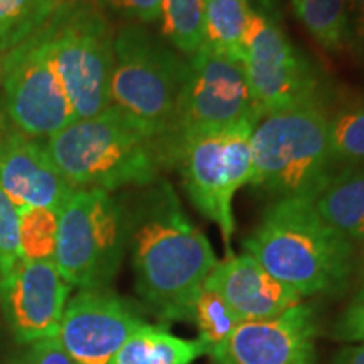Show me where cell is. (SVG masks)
<instances>
[{"mask_svg": "<svg viewBox=\"0 0 364 364\" xmlns=\"http://www.w3.org/2000/svg\"><path fill=\"white\" fill-rule=\"evenodd\" d=\"M135 289L161 322H191L194 302L218 258L167 181L150 184L129 211Z\"/></svg>", "mask_w": 364, "mask_h": 364, "instance_id": "obj_1", "label": "cell"}, {"mask_svg": "<svg viewBox=\"0 0 364 364\" xmlns=\"http://www.w3.org/2000/svg\"><path fill=\"white\" fill-rule=\"evenodd\" d=\"M245 253L302 299L338 297L351 284L353 243L318 215L312 198L277 199L245 240Z\"/></svg>", "mask_w": 364, "mask_h": 364, "instance_id": "obj_2", "label": "cell"}, {"mask_svg": "<svg viewBox=\"0 0 364 364\" xmlns=\"http://www.w3.org/2000/svg\"><path fill=\"white\" fill-rule=\"evenodd\" d=\"M46 149L75 189L142 188L167 166L161 144L113 105L49 136Z\"/></svg>", "mask_w": 364, "mask_h": 364, "instance_id": "obj_3", "label": "cell"}, {"mask_svg": "<svg viewBox=\"0 0 364 364\" xmlns=\"http://www.w3.org/2000/svg\"><path fill=\"white\" fill-rule=\"evenodd\" d=\"M110 103L161 144L172 166L177 112L188 61L139 24H125L113 41Z\"/></svg>", "mask_w": 364, "mask_h": 364, "instance_id": "obj_4", "label": "cell"}, {"mask_svg": "<svg viewBox=\"0 0 364 364\" xmlns=\"http://www.w3.org/2000/svg\"><path fill=\"white\" fill-rule=\"evenodd\" d=\"M331 117L314 102L260 118L252 134L248 184L277 198H316L331 179Z\"/></svg>", "mask_w": 364, "mask_h": 364, "instance_id": "obj_5", "label": "cell"}, {"mask_svg": "<svg viewBox=\"0 0 364 364\" xmlns=\"http://www.w3.org/2000/svg\"><path fill=\"white\" fill-rule=\"evenodd\" d=\"M129 209L103 189H75L59 211L54 263L71 287L107 290L129 243Z\"/></svg>", "mask_w": 364, "mask_h": 364, "instance_id": "obj_6", "label": "cell"}, {"mask_svg": "<svg viewBox=\"0 0 364 364\" xmlns=\"http://www.w3.org/2000/svg\"><path fill=\"white\" fill-rule=\"evenodd\" d=\"M43 33L76 120L107 110L115 34L105 14L88 0H61Z\"/></svg>", "mask_w": 364, "mask_h": 364, "instance_id": "obj_7", "label": "cell"}, {"mask_svg": "<svg viewBox=\"0 0 364 364\" xmlns=\"http://www.w3.org/2000/svg\"><path fill=\"white\" fill-rule=\"evenodd\" d=\"M0 103L9 124L31 139L48 140L76 122L43 29L2 58Z\"/></svg>", "mask_w": 364, "mask_h": 364, "instance_id": "obj_8", "label": "cell"}, {"mask_svg": "<svg viewBox=\"0 0 364 364\" xmlns=\"http://www.w3.org/2000/svg\"><path fill=\"white\" fill-rule=\"evenodd\" d=\"M241 66L258 118L318 102L312 66L265 12L252 11Z\"/></svg>", "mask_w": 364, "mask_h": 364, "instance_id": "obj_9", "label": "cell"}, {"mask_svg": "<svg viewBox=\"0 0 364 364\" xmlns=\"http://www.w3.org/2000/svg\"><path fill=\"white\" fill-rule=\"evenodd\" d=\"M245 118L258 115L243 66L204 44L188 61V78L177 112L172 166L177 145L184 136L228 129Z\"/></svg>", "mask_w": 364, "mask_h": 364, "instance_id": "obj_10", "label": "cell"}, {"mask_svg": "<svg viewBox=\"0 0 364 364\" xmlns=\"http://www.w3.org/2000/svg\"><path fill=\"white\" fill-rule=\"evenodd\" d=\"M71 289L54 262L21 257L0 272V309L14 339L33 344L56 338Z\"/></svg>", "mask_w": 364, "mask_h": 364, "instance_id": "obj_11", "label": "cell"}, {"mask_svg": "<svg viewBox=\"0 0 364 364\" xmlns=\"http://www.w3.org/2000/svg\"><path fill=\"white\" fill-rule=\"evenodd\" d=\"M147 324L110 290H81L68 300L56 338L76 364H112L134 332Z\"/></svg>", "mask_w": 364, "mask_h": 364, "instance_id": "obj_12", "label": "cell"}, {"mask_svg": "<svg viewBox=\"0 0 364 364\" xmlns=\"http://www.w3.org/2000/svg\"><path fill=\"white\" fill-rule=\"evenodd\" d=\"M316 309L299 302L277 317L241 322L209 356L215 364H316Z\"/></svg>", "mask_w": 364, "mask_h": 364, "instance_id": "obj_13", "label": "cell"}, {"mask_svg": "<svg viewBox=\"0 0 364 364\" xmlns=\"http://www.w3.org/2000/svg\"><path fill=\"white\" fill-rule=\"evenodd\" d=\"M0 188L19 208L61 211L75 188L59 172L46 144L0 122Z\"/></svg>", "mask_w": 364, "mask_h": 364, "instance_id": "obj_14", "label": "cell"}, {"mask_svg": "<svg viewBox=\"0 0 364 364\" xmlns=\"http://www.w3.org/2000/svg\"><path fill=\"white\" fill-rule=\"evenodd\" d=\"M223 130L191 134L177 145L174 166H179L191 203L220 228L228 252L235 233L233 198L236 191L223 152Z\"/></svg>", "mask_w": 364, "mask_h": 364, "instance_id": "obj_15", "label": "cell"}, {"mask_svg": "<svg viewBox=\"0 0 364 364\" xmlns=\"http://www.w3.org/2000/svg\"><path fill=\"white\" fill-rule=\"evenodd\" d=\"M203 287L220 295L241 322L277 317L302 302L248 253L218 262Z\"/></svg>", "mask_w": 364, "mask_h": 364, "instance_id": "obj_16", "label": "cell"}, {"mask_svg": "<svg viewBox=\"0 0 364 364\" xmlns=\"http://www.w3.org/2000/svg\"><path fill=\"white\" fill-rule=\"evenodd\" d=\"M324 220L351 243H364V167L336 172L314 198Z\"/></svg>", "mask_w": 364, "mask_h": 364, "instance_id": "obj_17", "label": "cell"}, {"mask_svg": "<svg viewBox=\"0 0 364 364\" xmlns=\"http://www.w3.org/2000/svg\"><path fill=\"white\" fill-rule=\"evenodd\" d=\"M204 354L208 349L199 339L177 338L147 322L125 341L112 364H194Z\"/></svg>", "mask_w": 364, "mask_h": 364, "instance_id": "obj_18", "label": "cell"}, {"mask_svg": "<svg viewBox=\"0 0 364 364\" xmlns=\"http://www.w3.org/2000/svg\"><path fill=\"white\" fill-rule=\"evenodd\" d=\"M204 38L213 51L243 63L245 38L253 9L248 0H203Z\"/></svg>", "mask_w": 364, "mask_h": 364, "instance_id": "obj_19", "label": "cell"}, {"mask_svg": "<svg viewBox=\"0 0 364 364\" xmlns=\"http://www.w3.org/2000/svg\"><path fill=\"white\" fill-rule=\"evenodd\" d=\"M61 0H0V56L38 34Z\"/></svg>", "mask_w": 364, "mask_h": 364, "instance_id": "obj_20", "label": "cell"}, {"mask_svg": "<svg viewBox=\"0 0 364 364\" xmlns=\"http://www.w3.org/2000/svg\"><path fill=\"white\" fill-rule=\"evenodd\" d=\"M299 21L322 48L341 51L349 41L346 0H292Z\"/></svg>", "mask_w": 364, "mask_h": 364, "instance_id": "obj_21", "label": "cell"}, {"mask_svg": "<svg viewBox=\"0 0 364 364\" xmlns=\"http://www.w3.org/2000/svg\"><path fill=\"white\" fill-rule=\"evenodd\" d=\"M161 19L164 36L186 56L206 44L203 0H162Z\"/></svg>", "mask_w": 364, "mask_h": 364, "instance_id": "obj_22", "label": "cell"}, {"mask_svg": "<svg viewBox=\"0 0 364 364\" xmlns=\"http://www.w3.org/2000/svg\"><path fill=\"white\" fill-rule=\"evenodd\" d=\"M59 211L19 208L21 257L33 262H54L58 245Z\"/></svg>", "mask_w": 364, "mask_h": 364, "instance_id": "obj_23", "label": "cell"}, {"mask_svg": "<svg viewBox=\"0 0 364 364\" xmlns=\"http://www.w3.org/2000/svg\"><path fill=\"white\" fill-rule=\"evenodd\" d=\"M191 322H194L198 327V339L206 346L208 356L218 348H221L228 338L233 334L236 327L241 324L240 318L236 317V314L231 311L225 300L204 287L194 302Z\"/></svg>", "mask_w": 364, "mask_h": 364, "instance_id": "obj_24", "label": "cell"}, {"mask_svg": "<svg viewBox=\"0 0 364 364\" xmlns=\"http://www.w3.org/2000/svg\"><path fill=\"white\" fill-rule=\"evenodd\" d=\"M329 145L334 164L364 166V102L349 105L331 117Z\"/></svg>", "mask_w": 364, "mask_h": 364, "instance_id": "obj_25", "label": "cell"}, {"mask_svg": "<svg viewBox=\"0 0 364 364\" xmlns=\"http://www.w3.org/2000/svg\"><path fill=\"white\" fill-rule=\"evenodd\" d=\"M19 258V209L0 188V272H6Z\"/></svg>", "mask_w": 364, "mask_h": 364, "instance_id": "obj_26", "label": "cell"}, {"mask_svg": "<svg viewBox=\"0 0 364 364\" xmlns=\"http://www.w3.org/2000/svg\"><path fill=\"white\" fill-rule=\"evenodd\" d=\"M334 338L344 343L364 344V302L354 300L334 326Z\"/></svg>", "mask_w": 364, "mask_h": 364, "instance_id": "obj_27", "label": "cell"}, {"mask_svg": "<svg viewBox=\"0 0 364 364\" xmlns=\"http://www.w3.org/2000/svg\"><path fill=\"white\" fill-rule=\"evenodd\" d=\"M19 364H76L58 338H48L29 344Z\"/></svg>", "mask_w": 364, "mask_h": 364, "instance_id": "obj_28", "label": "cell"}, {"mask_svg": "<svg viewBox=\"0 0 364 364\" xmlns=\"http://www.w3.org/2000/svg\"><path fill=\"white\" fill-rule=\"evenodd\" d=\"M113 11L124 14L134 21L150 24L161 19L162 0H103Z\"/></svg>", "mask_w": 364, "mask_h": 364, "instance_id": "obj_29", "label": "cell"}, {"mask_svg": "<svg viewBox=\"0 0 364 364\" xmlns=\"http://www.w3.org/2000/svg\"><path fill=\"white\" fill-rule=\"evenodd\" d=\"M346 14L349 39H356L364 49V0H346Z\"/></svg>", "mask_w": 364, "mask_h": 364, "instance_id": "obj_30", "label": "cell"}, {"mask_svg": "<svg viewBox=\"0 0 364 364\" xmlns=\"http://www.w3.org/2000/svg\"><path fill=\"white\" fill-rule=\"evenodd\" d=\"M332 364H364V344H354L341 349Z\"/></svg>", "mask_w": 364, "mask_h": 364, "instance_id": "obj_31", "label": "cell"}, {"mask_svg": "<svg viewBox=\"0 0 364 364\" xmlns=\"http://www.w3.org/2000/svg\"><path fill=\"white\" fill-rule=\"evenodd\" d=\"M257 2H258V6L263 9L262 12L268 14L270 17H272V14L279 12V0H257Z\"/></svg>", "mask_w": 364, "mask_h": 364, "instance_id": "obj_32", "label": "cell"}, {"mask_svg": "<svg viewBox=\"0 0 364 364\" xmlns=\"http://www.w3.org/2000/svg\"><path fill=\"white\" fill-rule=\"evenodd\" d=\"M356 300H361V302H364V265H363V280H361V289H359V294Z\"/></svg>", "mask_w": 364, "mask_h": 364, "instance_id": "obj_33", "label": "cell"}, {"mask_svg": "<svg viewBox=\"0 0 364 364\" xmlns=\"http://www.w3.org/2000/svg\"><path fill=\"white\" fill-rule=\"evenodd\" d=\"M0 80H2V56H0ZM6 118V115H4V110H2V103H0V122Z\"/></svg>", "mask_w": 364, "mask_h": 364, "instance_id": "obj_34", "label": "cell"}]
</instances>
